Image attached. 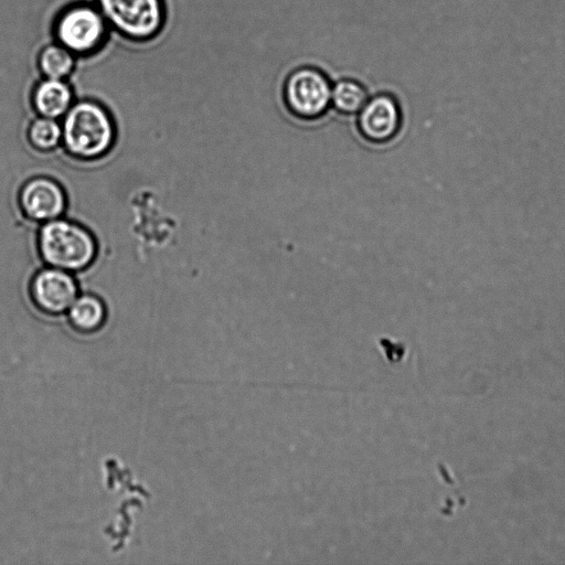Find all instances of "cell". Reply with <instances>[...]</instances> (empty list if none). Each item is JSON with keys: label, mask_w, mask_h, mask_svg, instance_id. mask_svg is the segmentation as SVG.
Returning <instances> with one entry per match:
<instances>
[{"label": "cell", "mask_w": 565, "mask_h": 565, "mask_svg": "<svg viewBox=\"0 0 565 565\" xmlns=\"http://www.w3.org/2000/svg\"><path fill=\"white\" fill-rule=\"evenodd\" d=\"M115 126L102 105L82 101L71 106L62 124V142L67 152L83 161L99 159L110 152Z\"/></svg>", "instance_id": "cell-1"}, {"label": "cell", "mask_w": 565, "mask_h": 565, "mask_svg": "<svg viewBox=\"0 0 565 565\" xmlns=\"http://www.w3.org/2000/svg\"><path fill=\"white\" fill-rule=\"evenodd\" d=\"M38 247L42 261L49 268L69 273L88 269L98 254V244L92 233L78 223L62 218L42 225Z\"/></svg>", "instance_id": "cell-2"}, {"label": "cell", "mask_w": 565, "mask_h": 565, "mask_svg": "<svg viewBox=\"0 0 565 565\" xmlns=\"http://www.w3.org/2000/svg\"><path fill=\"white\" fill-rule=\"evenodd\" d=\"M368 99L364 85L354 80H341L332 90V105L340 114H358Z\"/></svg>", "instance_id": "cell-12"}, {"label": "cell", "mask_w": 565, "mask_h": 565, "mask_svg": "<svg viewBox=\"0 0 565 565\" xmlns=\"http://www.w3.org/2000/svg\"><path fill=\"white\" fill-rule=\"evenodd\" d=\"M73 92L65 80L41 81L33 94V105L39 116L58 120L71 109Z\"/></svg>", "instance_id": "cell-9"}, {"label": "cell", "mask_w": 565, "mask_h": 565, "mask_svg": "<svg viewBox=\"0 0 565 565\" xmlns=\"http://www.w3.org/2000/svg\"><path fill=\"white\" fill-rule=\"evenodd\" d=\"M402 114L399 103L390 94H379L368 99L358 113V130L372 144H387L401 130Z\"/></svg>", "instance_id": "cell-8"}, {"label": "cell", "mask_w": 565, "mask_h": 565, "mask_svg": "<svg viewBox=\"0 0 565 565\" xmlns=\"http://www.w3.org/2000/svg\"><path fill=\"white\" fill-rule=\"evenodd\" d=\"M28 140L37 151H53L62 142V124L55 119L39 116L29 126Z\"/></svg>", "instance_id": "cell-13"}, {"label": "cell", "mask_w": 565, "mask_h": 565, "mask_svg": "<svg viewBox=\"0 0 565 565\" xmlns=\"http://www.w3.org/2000/svg\"><path fill=\"white\" fill-rule=\"evenodd\" d=\"M332 84L318 69L305 67L293 71L283 90L287 110L302 121L321 119L332 105Z\"/></svg>", "instance_id": "cell-3"}, {"label": "cell", "mask_w": 565, "mask_h": 565, "mask_svg": "<svg viewBox=\"0 0 565 565\" xmlns=\"http://www.w3.org/2000/svg\"><path fill=\"white\" fill-rule=\"evenodd\" d=\"M19 206L24 216L44 223L59 219L67 209V195L62 186L48 177H35L21 187Z\"/></svg>", "instance_id": "cell-7"}, {"label": "cell", "mask_w": 565, "mask_h": 565, "mask_svg": "<svg viewBox=\"0 0 565 565\" xmlns=\"http://www.w3.org/2000/svg\"><path fill=\"white\" fill-rule=\"evenodd\" d=\"M31 301L41 313L59 316L69 308L79 296V286L72 273L55 268L38 272L30 284Z\"/></svg>", "instance_id": "cell-6"}, {"label": "cell", "mask_w": 565, "mask_h": 565, "mask_svg": "<svg viewBox=\"0 0 565 565\" xmlns=\"http://www.w3.org/2000/svg\"><path fill=\"white\" fill-rule=\"evenodd\" d=\"M67 315L74 332L85 336L99 333L108 322V309L101 298L93 294H79Z\"/></svg>", "instance_id": "cell-10"}, {"label": "cell", "mask_w": 565, "mask_h": 565, "mask_svg": "<svg viewBox=\"0 0 565 565\" xmlns=\"http://www.w3.org/2000/svg\"><path fill=\"white\" fill-rule=\"evenodd\" d=\"M74 66V53L61 44L49 45L40 52L39 69L47 79L65 80Z\"/></svg>", "instance_id": "cell-11"}, {"label": "cell", "mask_w": 565, "mask_h": 565, "mask_svg": "<svg viewBox=\"0 0 565 565\" xmlns=\"http://www.w3.org/2000/svg\"><path fill=\"white\" fill-rule=\"evenodd\" d=\"M106 23L101 10L89 5L73 6L58 18L56 36L76 55H88L102 46L108 31Z\"/></svg>", "instance_id": "cell-5"}, {"label": "cell", "mask_w": 565, "mask_h": 565, "mask_svg": "<svg viewBox=\"0 0 565 565\" xmlns=\"http://www.w3.org/2000/svg\"><path fill=\"white\" fill-rule=\"evenodd\" d=\"M100 10L121 35L137 41L155 37L165 20L162 0H100Z\"/></svg>", "instance_id": "cell-4"}]
</instances>
